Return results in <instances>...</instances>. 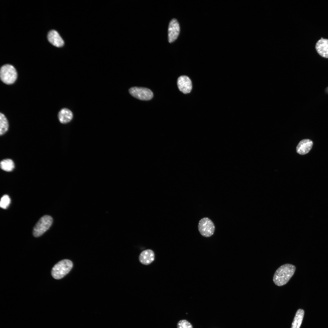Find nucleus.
Listing matches in <instances>:
<instances>
[{
  "label": "nucleus",
  "instance_id": "nucleus-18",
  "mask_svg": "<svg viewBox=\"0 0 328 328\" xmlns=\"http://www.w3.org/2000/svg\"><path fill=\"white\" fill-rule=\"evenodd\" d=\"M177 328H193L192 324L185 319L179 321L177 323Z\"/></svg>",
  "mask_w": 328,
  "mask_h": 328
},
{
  "label": "nucleus",
  "instance_id": "nucleus-7",
  "mask_svg": "<svg viewBox=\"0 0 328 328\" xmlns=\"http://www.w3.org/2000/svg\"><path fill=\"white\" fill-rule=\"evenodd\" d=\"M179 24L175 19L170 22L168 28V40L170 43L174 41L178 37L180 32Z\"/></svg>",
  "mask_w": 328,
  "mask_h": 328
},
{
  "label": "nucleus",
  "instance_id": "nucleus-13",
  "mask_svg": "<svg viewBox=\"0 0 328 328\" xmlns=\"http://www.w3.org/2000/svg\"><path fill=\"white\" fill-rule=\"evenodd\" d=\"M73 114L72 111L67 108L61 109L58 113V118L60 122L66 124L69 122L72 119Z\"/></svg>",
  "mask_w": 328,
  "mask_h": 328
},
{
  "label": "nucleus",
  "instance_id": "nucleus-9",
  "mask_svg": "<svg viewBox=\"0 0 328 328\" xmlns=\"http://www.w3.org/2000/svg\"><path fill=\"white\" fill-rule=\"evenodd\" d=\"M315 48L320 56L328 58V39L323 38L319 40L316 44Z\"/></svg>",
  "mask_w": 328,
  "mask_h": 328
},
{
  "label": "nucleus",
  "instance_id": "nucleus-12",
  "mask_svg": "<svg viewBox=\"0 0 328 328\" xmlns=\"http://www.w3.org/2000/svg\"><path fill=\"white\" fill-rule=\"evenodd\" d=\"M313 145L312 141L309 139H304L300 142L296 147L297 152L303 155L308 153Z\"/></svg>",
  "mask_w": 328,
  "mask_h": 328
},
{
  "label": "nucleus",
  "instance_id": "nucleus-8",
  "mask_svg": "<svg viewBox=\"0 0 328 328\" xmlns=\"http://www.w3.org/2000/svg\"><path fill=\"white\" fill-rule=\"evenodd\" d=\"M177 86L179 91L185 94L190 92L192 89V82L190 79L186 76H182L177 80Z\"/></svg>",
  "mask_w": 328,
  "mask_h": 328
},
{
  "label": "nucleus",
  "instance_id": "nucleus-15",
  "mask_svg": "<svg viewBox=\"0 0 328 328\" xmlns=\"http://www.w3.org/2000/svg\"><path fill=\"white\" fill-rule=\"evenodd\" d=\"M1 169L6 172L12 171L14 168L15 165L13 161L10 159H6L0 162Z\"/></svg>",
  "mask_w": 328,
  "mask_h": 328
},
{
  "label": "nucleus",
  "instance_id": "nucleus-3",
  "mask_svg": "<svg viewBox=\"0 0 328 328\" xmlns=\"http://www.w3.org/2000/svg\"><path fill=\"white\" fill-rule=\"evenodd\" d=\"M0 77L1 80L4 83L7 84H11L14 83L17 79V72L13 66L6 64L1 68Z\"/></svg>",
  "mask_w": 328,
  "mask_h": 328
},
{
  "label": "nucleus",
  "instance_id": "nucleus-4",
  "mask_svg": "<svg viewBox=\"0 0 328 328\" xmlns=\"http://www.w3.org/2000/svg\"><path fill=\"white\" fill-rule=\"evenodd\" d=\"M53 222V218L50 216L45 215L42 217L33 228V234L34 236L38 237L42 235L49 229Z\"/></svg>",
  "mask_w": 328,
  "mask_h": 328
},
{
  "label": "nucleus",
  "instance_id": "nucleus-5",
  "mask_svg": "<svg viewBox=\"0 0 328 328\" xmlns=\"http://www.w3.org/2000/svg\"><path fill=\"white\" fill-rule=\"evenodd\" d=\"M198 229L202 236L209 237L214 234L215 231V226L210 219L207 217H204L200 220L198 225Z\"/></svg>",
  "mask_w": 328,
  "mask_h": 328
},
{
  "label": "nucleus",
  "instance_id": "nucleus-10",
  "mask_svg": "<svg viewBox=\"0 0 328 328\" xmlns=\"http://www.w3.org/2000/svg\"><path fill=\"white\" fill-rule=\"evenodd\" d=\"M47 38L49 41L55 46L61 47L64 45L63 40L58 33L55 30H52L49 32Z\"/></svg>",
  "mask_w": 328,
  "mask_h": 328
},
{
  "label": "nucleus",
  "instance_id": "nucleus-17",
  "mask_svg": "<svg viewBox=\"0 0 328 328\" xmlns=\"http://www.w3.org/2000/svg\"><path fill=\"white\" fill-rule=\"evenodd\" d=\"M10 202V199L9 196L6 194L4 195L1 199L0 202L1 207L4 209L7 208L9 205Z\"/></svg>",
  "mask_w": 328,
  "mask_h": 328
},
{
  "label": "nucleus",
  "instance_id": "nucleus-2",
  "mask_svg": "<svg viewBox=\"0 0 328 328\" xmlns=\"http://www.w3.org/2000/svg\"><path fill=\"white\" fill-rule=\"evenodd\" d=\"M73 267L72 262L68 259H64L57 263L53 268L51 274L55 279H59L63 278L70 271Z\"/></svg>",
  "mask_w": 328,
  "mask_h": 328
},
{
  "label": "nucleus",
  "instance_id": "nucleus-14",
  "mask_svg": "<svg viewBox=\"0 0 328 328\" xmlns=\"http://www.w3.org/2000/svg\"><path fill=\"white\" fill-rule=\"evenodd\" d=\"M304 315V311L301 309L297 311L292 322L291 328H299Z\"/></svg>",
  "mask_w": 328,
  "mask_h": 328
},
{
  "label": "nucleus",
  "instance_id": "nucleus-1",
  "mask_svg": "<svg viewBox=\"0 0 328 328\" xmlns=\"http://www.w3.org/2000/svg\"><path fill=\"white\" fill-rule=\"evenodd\" d=\"M296 269L295 265L290 264L281 266L274 274L273 278L274 283L279 286L285 285L293 275Z\"/></svg>",
  "mask_w": 328,
  "mask_h": 328
},
{
  "label": "nucleus",
  "instance_id": "nucleus-11",
  "mask_svg": "<svg viewBox=\"0 0 328 328\" xmlns=\"http://www.w3.org/2000/svg\"><path fill=\"white\" fill-rule=\"evenodd\" d=\"M154 253L153 251L150 249L143 251L139 256L140 262L144 265L150 264L154 261Z\"/></svg>",
  "mask_w": 328,
  "mask_h": 328
},
{
  "label": "nucleus",
  "instance_id": "nucleus-16",
  "mask_svg": "<svg viewBox=\"0 0 328 328\" xmlns=\"http://www.w3.org/2000/svg\"><path fill=\"white\" fill-rule=\"evenodd\" d=\"M9 123L5 115L0 113V135H2L5 134L8 130Z\"/></svg>",
  "mask_w": 328,
  "mask_h": 328
},
{
  "label": "nucleus",
  "instance_id": "nucleus-6",
  "mask_svg": "<svg viewBox=\"0 0 328 328\" xmlns=\"http://www.w3.org/2000/svg\"><path fill=\"white\" fill-rule=\"evenodd\" d=\"M129 91L132 96L141 100H150L153 96L152 91L146 88L133 87L131 88Z\"/></svg>",
  "mask_w": 328,
  "mask_h": 328
}]
</instances>
